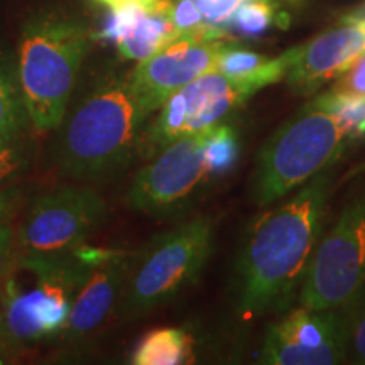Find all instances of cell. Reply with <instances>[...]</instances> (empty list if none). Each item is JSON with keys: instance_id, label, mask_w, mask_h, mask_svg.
<instances>
[{"instance_id": "6da1fadb", "label": "cell", "mask_w": 365, "mask_h": 365, "mask_svg": "<svg viewBox=\"0 0 365 365\" xmlns=\"http://www.w3.org/2000/svg\"><path fill=\"white\" fill-rule=\"evenodd\" d=\"M328 196L330 176L319 173L249 227L237 261L242 313L261 314L286 307L317 249Z\"/></svg>"}, {"instance_id": "7a4b0ae2", "label": "cell", "mask_w": 365, "mask_h": 365, "mask_svg": "<svg viewBox=\"0 0 365 365\" xmlns=\"http://www.w3.org/2000/svg\"><path fill=\"white\" fill-rule=\"evenodd\" d=\"M148 113L129 76H103L80 98H71L58 127L54 158L63 175L97 181L132 161Z\"/></svg>"}, {"instance_id": "3957f363", "label": "cell", "mask_w": 365, "mask_h": 365, "mask_svg": "<svg viewBox=\"0 0 365 365\" xmlns=\"http://www.w3.org/2000/svg\"><path fill=\"white\" fill-rule=\"evenodd\" d=\"M90 41L85 26L58 14H39L27 21L16 65L31 127L49 132L61 124Z\"/></svg>"}, {"instance_id": "277c9868", "label": "cell", "mask_w": 365, "mask_h": 365, "mask_svg": "<svg viewBox=\"0 0 365 365\" xmlns=\"http://www.w3.org/2000/svg\"><path fill=\"white\" fill-rule=\"evenodd\" d=\"M349 135L331 113L309 103L262 148L250 180L254 203L266 207L318 176L339 158Z\"/></svg>"}, {"instance_id": "5b68a950", "label": "cell", "mask_w": 365, "mask_h": 365, "mask_svg": "<svg viewBox=\"0 0 365 365\" xmlns=\"http://www.w3.org/2000/svg\"><path fill=\"white\" fill-rule=\"evenodd\" d=\"M213 247V223L198 217L173 228L132 254L117 313L137 319L163 307L190 286L207 264Z\"/></svg>"}, {"instance_id": "8992f818", "label": "cell", "mask_w": 365, "mask_h": 365, "mask_svg": "<svg viewBox=\"0 0 365 365\" xmlns=\"http://www.w3.org/2000/svg\"><path fill=\"white\" fill-rule=\"evenodd\" d=\"M365 284V193L350 202L314 249L301 281L299 304L341 308Z\"/></svg>"}, {"instance_id": "52a82bcc", "label": "cell", "mask_w": 365, "mask_h": 365, "mask_svg": "<svg viewBox=\"0 0 365 365\" xmlns=\"http://www.w3.org/2000/svg\"><path fill=\"white\" fill-rule=\"evenodd\" d=\"M108 207L88 186H63L36 198L17 234L22 255L73 252L105 222Z\"/></svg>"}, {"instance_id": "ba28073f", "label": "cell", "mask_w": 365, "mask_h": 365, "mask_svg": "<svg viewBox=\"0 0 365 365\" xmlns=\"http://www.w3.org/2000/svg\"><path fill=\"white\" fill-rule=\"evenodd\" d=\"M208 130L182 135L153 156L127 191V203L132 210L164 213L193 195L208 175L205 163Z\"/></svg>"}, {"instance_id": "9c48e42d", "label": "cell", "mask_w": 365, "mask_h": 365, "mask_svg": "<svg viewBox=\"0 0 365 365\" xmlns=\"http://www.w3.org/2000/svg\"><path fill=\"white\" fill-rule=\"evenodd\" d=\"M346 360L339 308L299 307L269 327L261 362L272 365H331Z\"/></svg>"}, {"instance_id": "30bf717a", "label": "cell", "mask_w": 365, "mask_h": 365, "mask_svg": "<svg viewBox=\"0 0 365 365\" xmlns=\"http://www.w3.org/2000/svg\"><path fill=\"white\" fill-rule=\"evenodd\" d=\"M225 46L220 39L176 38L156 54L137 63L129 81L143 110L150 115L182 86L217 70Z\"/></svg>"}, {"instance_id": "8fae6325", "label": "cell", "mask_w": 365, "mask_h": 365, "mask_svg": "<svg viewBox=\"0 0 365 365\" xmlns=\"http://www.w3.org/2000/svg\"><path fill=\"white\" fill-rule=\"evenodd\" d=\"M365 54V17H349L312 43L287 51L286 78L299 93H312L344 75Z\"/></svg>"}, {"instance_id": "7c38bea8", "label": "cell", "mask_w": 365, "mask_h": 365, "mask_svg": "<svg viewBox=\"0 0 365 365\" xmlns=\"http://www.w3.org/2000/svg\"><path fill=\"white\" fill-rule=\"evenodd\" d=\"M130 259L132 252L110 250L91 269L71 304L70 317L61 331L65 340L75 341L90 335L115 312L124 293Z\"/></svg>"}, {"instance_id": "4fadbf2b", "label": "cell", "mask_w": 365, "mask_h": 365, "mask_svg": "<svg viewBox=\"0 0 365 365\" xmlns=\"http://www.w3.org/2000/svg\"><path fill=\"white\" fill-rule=\"evenodd\" d=\"M186 103L185 135L218 125L222 118L254 93L249 86L213 70L182 86Z\"/></svg>"}, {"instance_id": "5bb4252c", "label": "cell", "mask_w": 365, "mask_h": 365, "mask_svg": "<svg viewBox=\"0 0 365 365\" xmlns=\"http://www.w3.org/2000/svg\"><path fill=\"white\" fill-rule=\"evenodd\" d=\"M171 4V0H156L144 12L130 33L117 43L122 58L137 63L144 61L178 38L170 19Z\"/></svg>"}, {"instance_id": "9a60e30c", "label": "cell", "mask_w": 365, "mask_h": 365, "mask_svg": "<svg viewBox=\"0 0 365 365\" xmlns=\"http://www.w3.org/2000/svg\"><path fill=\"white\" fill-rule=\"evenodd\" d=\"M217 71L230 80L249 86L255 93L264 86L284 78L287 71V53L279 58L269 59L247 49L225 46L218 59Z\"/></svg>"}, {"instance_id": "2e32d148", "label": "cell", "mask_w": 365, "mask_h": 365, "mask_svg": "<svg viewBox=\"0 0 365 365\" xmlns=\"http://www.w3.org/2000/svg\"><path fill=\"white\" fill-rule=\"evenodd\" d=\"M190 340L178 328H159L148 333L132 354L135 365H178L186 362Z\"/></svg>"}, {"instance_id": "e0dca14e", "label": "cell", "mask_w": 365, "mask_h": 365, "mask_svg": "<svg viewBox=\"0 0 365 365\" xmlns=\"http://www.w3.org/2000/svg\"><path fill=\"white\" fill-rule=\"evenodd\" d=\"M31 127L17 76V65L0 54V134L26 132Z\"/></svg>"}, {"instance_id": "ac0fdd59", "label": "cell", "mask_w": 365, "mask_h": 365, "mask_svg": "<svg viewBox=\"0 0 365 365\" xmlns=\"http://www.w3.org/2000/svg\"><path fill=\"white\" fill-rule=\"evenodd\" d=\"M339 309L344 322L346 360L365 365V284Z\"/></svg>"}, {"instance_id": "d6986e66", "label": "cell", "mask_w": 365, "mask_h": 365, "mask_svg": "<svg viewBox=\"0 0 365 365\" xmlns=\"http://www.w3.org/2000/svg\"><path fill=\"white\" fill-rule=\"evenodd\" d=\"M239 158V140L232 127L215 125L208 130L205 140V163L208 173H227Z\"/></svg>"}, {"instance_id": "ffe728a7", "label": "cell", "mask_w": 365, "mask_h": 365, "mask_svg": "<svg viewBox=\"0 0 365 365\" xmlns=\"http://www.w3.org/2000/svg\"><path fill=\"white\" fill-rule=\"evenodd\" d=\"M31 150L26 132L0 134V190L12 186L29 166Z\"/></svg>"}, {"instance_id": "44dd1931", "label": "cell", "mask_w": 365, "mask_h": 365, "mask_svg": "<svg viewBox=\"0 0 365 365\" xmlns=\"http://www.w3.org/2000/svg\"><path fill=\"white\" fill-rule=\"evenodd\" d=\"M312 105L331 113L350 132L357 130L359 124L365 118V97L362 95H350L331 90L330 93L318 97Z\"/></svg>"}, {"instance_id": "7402d4cb", "label": "cell", "mask_w": 365, "mask_h": 365, "mask_svg": "<svg viewBox=\"0 0 365 365\" xmlns=\"http://www.w3.org/2000/svg\"><path fill=\"white\" fill-rule=\"evenodd\" d=\"M232 21L244 34H261L274 22V6L269 0H247Z\"/></svg>"}, {"instance_id": "603a6c76", "label": "cell", "mask_w": 365, "mask_h": 365, "mask_svg": "<svg viewBox=\"0 0 365 365\" xmlns=\"http://www.w3.org/2000/svg\"><path fill=\"white\" fill-rule=\"evenodd\" d=\"M203 19L212 26L232 21L239 7L247 0H195Z\"/></svg>"}, {"instance_id": "cb8c5ba5", "label": "cell", "mask_w": 365, "mask_h": 365, "mask_svg": "<svg viewBox=\"0 0 365 365\" xmlns=\"http://www.w3.org/2000/svg\"><path fill=\"white\" fill-rule=\"evenodd\" d=\"M333 90L344 91V93L350 95H362V97H365V54L352 68H350L349 71H346V75Z\"/></svg>"}, {"instance_id": "d4e9b609", "label": "cell", "mask_w": 365, "mask_h": 365, "mask_svg": "<svg viewBox=\"0 0 365 365\" xmlns=\"http://www.w3.org/2000/svg\"><path fill=\"white\" fill-rule=\"evenodd\" d=\"M12 228L7 222H0V276H4L12 264Z\"/></svg>"}, {"instance_id": "484cf974", "label": "cell", "mask_w": 365, "mask_h": 365, "mask_svg": "<svg viewBox=\"0 0 365 365\" xmlns=\"http://www.w3.org/2000/svg\"><path fill=\"white\" fill-rule=\"evenodd\" d=\"M17 191L12 186H9L6 190H0V222H4L11 212L14 200H16Z\"/></svg>"}, {"instance_id": "4316f807", "label": "cell", "mask_w": 365, "mask_h": 365, "mask_svg": "<svg viewBox=\"0 0 365 365\" xmlns=\"http://www.w3.org/2000/svg\"><path fill=\"white\" fill-rule=\"evenodd\" d=\"M16 349L11 341L6 339H0V364L7 362V359L12 355V350Z\"/></svg>"}, {"instance_id": "83f0119b", "label": "cell", "mask_w": 365, "mask_h": 365, "mask_svg": "<svg viewBox=\"0 0 365 365\" xmlns=\"http://www.w3.org/2000/svg\"><path fill=\"white\" fill-rule=\"evenodd\" d=\"M97 2L103 4V6H107L108 9L110 7H117V6H122V4H129V2H150V0H97Z\"/></svg>"}, {"instance_id": "f1b7e54d", "label": "cell", "mask_w": 365, "mask_h": 365, "mask_svg": "<svg viewBox=\"0 0 365 365\" xmlns=\"http://www.w3.org/2000/svg\"><path fill=\"white\" fill-rule=\"evenodd\" d=\"M0 339H6V340H9V339H7V335H6V330H4V322H2V314H0Z\"/></svg>"}, {"instance_id": "f546056e", "label": "cell", "mask_w": 365, "mask_h": 365, "mask_svg": "<svg viewBox=\"0 0 365 365\" xmlns=\"http://www.w3.org/2000/svg\"><path fill=\"white\" fill-rule=\"evenodd\" d=\"M357 132H359V134H365V118H364V120L360 122V124H359V127H357Z\"/></svg>"}]
</instances>
